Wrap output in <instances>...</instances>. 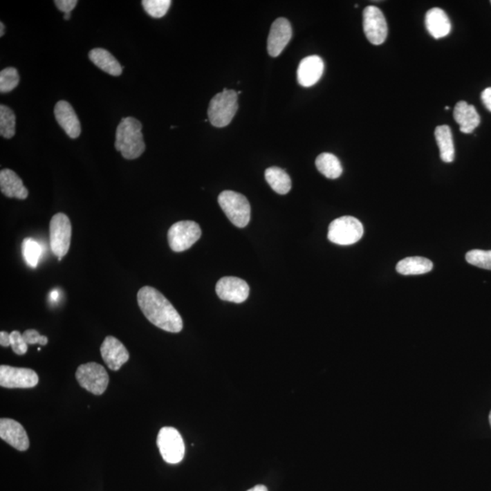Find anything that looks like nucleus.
<instances>
[{
  "label": "nucleus",
  "mask_w": 491,
  "mask_h": 491,
  "mask_svg": "<svg viewBox=\"0 0 491 491\" xmlns=\"http://www.w3.org/2000/svg\"><path fill=\"white\" fill-rule=\"evenodd\" d=\"M453 117L458 124L461 131L465 134H470L474 131L481 123V118L475 106L469 105L466 101H459L456 104Z\"/></svg>",
  "instance_id": "obj_18"
},
{
  "label": "nucleus",
  "mask_w": 491,
  "mask_h": 491,
  "mask_svg": "<svg viewBox=\"0 0 491 491\" xmlns=\"http://www.w3.org/2000/svg\"><path fill=\"white\" fill-rule=\"evenodd\" d=\"M324 72V62L322 57L313 55L300 62L297 71V82L299 85L310 88L319 82Z\"/></svg>",
  "instance_id": "obj_16"
},
{
  "label": "nucleus",
  "mask_w": 491,
  "mask_h": 491,
  "mask_svg": "<svg viewBox=\"0 0 491 491\" xmlns=\"http://www.w3.org/2000/svg\"><path fill=\"white\" fill-rule=\"evenodd\" d=\"M115 147L126 160H136L146 149L142 124L135 118H124L115 131Z\"/></svg>",
  "instance_id": "obj_2"
},
{
  "label": "nucleus",
  "mask_w": 491,
  "mask_h": 491,
  "mask_svg": "<svg viewBox=\"0 0 491 491\" xmlns=\"http://www.w3.org/2000/svg\"><path fill=\"white\" fill-rule=\"evenodd\" d=\"M425 23L427 30L436 39L447 36L452 30L449 17L444 10L438 8H432L427 11Z\"/></svg>",
  "instance_id": "obj_20"
},
{
  "label": "nucleus",
  "mask_w": 491,
  "mask_h": 491,
  "mask_svg": "<svg viewBox=\"0 0 491 491\" xmlns=\"http://www.w3.org/2000/svg\"><path fill=\"white\" fill-rule=\"evenodd\" d=\"M76 378L82 388L94 395H102L108 388V372L100 364L89 362L80 365L77 369Z\"/></svg>",
  "instance_id": "obj_8"
},
{
  "label": "nucleus",
  "mask_w": 491,
  "mask_h": 491,
  "mask_svg": "<svg viewBox=\"0 0 491 491\" xmlns=\"http://www.w3.org/2000/svg\"><path fill=\"white\" fill-rule=\"evenodd\" d=\"M16 133V115L12 109L5 105L0 106V135L11 138Z\"/></svg>",
  "instance_id": "obj_26"
},
{
  "label": "nucleus",
  "mask_w": 491,
  "mask_h": 491,
  "mask_svg": "<svg viewBox=\"0 0 491 491\" xmlns=\"http://www.w3.org/2000/svg\"><path fill=\"white\" fill-rule=\"evenodd\" d=\"M364 234L362 224L359 219L344 216L335 219L328 227V239L337 245L349 246L357 243Z\"/></svg>",
  "instance_id": "obj_5"
},
{
  "label": "nucleus",
  "mask_w": 491,
  "mask_h": 491,
  "mask_svg": "<svg viewBox=\"0 0 491 491\" xmlns=\"http://www.w3.org/2000/svg\"><path fill=\"white\" fill-rule=\"evenodd\" d=\"M157 445L167 463L178 464L183 459L186 450L183 438L174 427H163L158 432Z\"/></svg>",
  "instance_id": "obj_9"
},
{
  "label": "nucleus",
  "mask_w": 491,
  "mask_h": 491,
  "mask_svg": "<svg viewBox=\"0 0 491 491\" xmlns=\"http://www.w3.org/2000/svg\"><path fill=\"white\" fill-rule=\"evenodd\" d=\"M5 34V25L3 22L0 23V37L4 36Z\"/></svg>",
  "instance_id": "obj_38"
},
{
  "label": "nucleus",
  "mask_w": 491,
  "mask_h": 491,
  "mask_svg": "<svg viewBox=\"0 0 491 491\" xmlns=\"http://www.w3.org/2000/svg\"><path fill=\"white\" fill-rule=\"evenodd\" d=\"M490 426H491V411H490Z\"/></svg>",
  "instance_id": "obj_40"
},
{
  "label": "nucleus",
  "mask_w": 491,
  "mask_h": 491,
  "mask_svg": "<svg viewBox=\"0 0 491 491\" xmlns=\"http://www.w3.org/2000/svg\"><path fill=\"white\" fill-rule=\"evenodd\" d=\"M172 3L170 0H143L142 6L150 17L160 19L166 15Z\"/></svg>",
  "instance_id": "obj_29"
},
{
  "label": "nucleus",
  "mask_w": 491,
  "mask_h": 491,
  "mask_svg": "<svg viewBox=\"0 0 491 491\" xmlns=\"http://www.w3.org/2000/svg\"><path fill=\"white\" fill-rule=\"evenodd\" d=\"M54 3L57 8L64 14L71 13L77 4L76 0H56Z\"/></svg>",
  "instance_id": "obj_33"
},
{
  "label": "nucleus",
  "mask_w": 491,
  "mask_h": 491,
  "mask_svg": "<svg viewBox=\"0 0 491 491\" xmlns=\"http://www.w3.org/2000/svg\"><path fill=\"white\" fill-rule=\"evenodd\" d=\"M248 491H268V489L264 485H258V486H255Z\"/></svg>",
  "instance_id": "obj_36"
},
{
  "label": "nucleus",
  "mask_w": 491,
  "mask_h": 491,
  "mask_svg": "<svg viewBox=\"0 0 491 491\" xmlns=\"http://www.w3.org/2000/svg\"><path fill=\"white\" fill-rule=\"evenodd\" d=\"M22 252L25 261L31 268H36L41 257V246L31 238L25 239L22 244Z\"/></svg>",
  "instance_id": "obj_27"
},
{
  "label": "nucleus",
  "mask_w": 491,
  "mask_h": 491,
  "mask_svg": "<svg viewBox=\"0 0 491 491\" xmlns=\"http://www.w3.org/2000/svg\"><path fill=\"white\" fill-rule=\"evenodd\" d=\"M138 304L141 311L153 325L172 333H178L183 328L180 315L169 299L156 288L145 286L138 293Z\"/></svg>",
  "instance_id": "obj_1"
},
{
  "label": "nucleus",
  "mask_w": 491,
  "mask_h": 491,
  "mask_svg": "<svg viewBox=\"0 0 491 491\" xmlns=\"http://www.w3.org/2000/svg\"><path fill=\"white\" fill-rule=\"evenodd\" d=\"M55 118L66 135L71 138H77L82 133L79 118L74 109L65 100H60L54 109Z\"/></svg>",
  "instance_id": "obj_17"
},
{
  "label": "nucleus",
  "mask_w": 491,
  "mask_h": 491,
  "mask_svg": "<svg viewBox=\"0 0 491 491\" xmlns=\"http://www.w3.org/2000/svg\"><path fill=\"white\" fill-rule=\"evenodd\" d=\"M22 335L28 345L39 344V345L45 346L47 345L48 342V337L40 335L39 332L37 331L36 329H28V331H26Z\"/></svg>",
  "instance_id": "obj_32"
},
{
  "label": "nucleus",
  "mask_w": 491,
  "mask_h": 491,
  "mask_svg": "<svg viewBox=\"0 0 491 491\" xmlns=\"http://www.w3.org/2000/svg\"><path fill=\"white\" fill-rule=\"evenodd\" d=\"M0 189L8 198L26 199L28 196V190L21 178L13 170L8 169L0 172Z\"/></svg>",
  "instance_id": "obj_19"
},
{
  "label": "nucleus",
  "mask_w": 491,
  "mask_h": 491,
  "mask_svg": "<svg viewBox=\"0 0 491 491\" xmlns=\"http://www.w3.org/2000/svg\"><path fill=\"white\" fill-rule=\"evenodd\" d=\"M100 353L106 365L113 371H118L129 360L128 349L122 342L112 336H108L104 340L100 346Z\"/></svg>",
  "instance_id": "obj_14"
},
{
  "label": "nucleus",
  "mask_w": 491,
  "mask_h": 491,
  "mask_svg": "<svg viewBox=\"0 0 491 491\" xmlns=\"http://www.w3.org/2000/svg\"><path fill=\"white\" fill-rule=\"evenodd\" d=\"M201 229L195 221H178L173 224L167 232V241L174 252L189 250L201 239Z\"/></svg>",
  "instance_id": "obj_7"
},
{
  "label": "nucleus",
  "mask_w": 491,
  "mask_h": 491,
  "mask_svg": "<svg viewBox=\"0 0 491 491\" xmlns=\"http://www.w3.org/2000/svg\"><path fill=\"white\" fill-rule=\"evenodd\" d=\"M481 100L485 106L491 112V88H488L482 92Z\"/></svg>",
  "instance_id": "obj_34"
},
{
  "label": "nucleus",
  "mask_w": 491,
  "mask_h": 491,
  "mask_svg": "<svg viewBox=\"0 0 491 491\" xmlns=\"http://www.w3.org/2000/svg\"><path fill=\"white\" fill-rule=\"evenodd\" d=\"M265 178L271 189L279 195H286L290 192L291 180L284 169L270 167L265 172Z\"/></svg>",
  "instance_id": "obj_24"
},
{
  "label": "nucleus",
  "mask_w": 491,
  "mask_h": 491,
  "mask_svg": "<svg viewBox=\"0 0 491 491\" xmlns=\"http://www.w3.org/2000/svg\"><path fill=\"white\" fill-rule=\"evenodd\" d=\"M363 30L367 39L373 45H381L388 36V25L380 8L369 6L363 11Z\"/></svg>",
  "instance_id": "obj_10"
},
{
  "label": "nucleus",
  "mask_w": 491,
  "mask_h": 491,
  "mask_svg": "<svg viewBox=\"0 0 491 491\" xmlns=\"http://www.w3.org/2000/svg\"><path fill=\"white\" fill-rule=\"evenodd\" d=\"M317 170L326 178L336 180L342 174V163L339 158L331 153H322L316 160Z\"/></svg>",
  "instance_id": "obj_25"
},
{
  "label": "nucleus",
  "mask_w": 491,
  "mask_h": 491,
  "mask_svg": "<svg viewBox=\"0 0 491 491\" xmlns=\"http://www.w3.org/2000/svg\"><path fill=\"white\" fill-rule=\"evenodd\" d=\"M218 201L228 219L236 227L245 228L250 223L251 207L244 195L226 190L219 194Z\"/></svg>",
  "instance_id": "obj_4"
},
{
  "label": "nucleus",
  "mask_w": 491,
  "mask_h": 491,
  "mask_svg": "<svg viewBox=\"0 0 491 491\" xmlns=\"http://www.w3.org/2000/svg\"><path fill=\"white\" fill-rule=\"evenodd\" d=\"M11 348L14 353L22 356L27 353L28 344L25 342L23 335L19 331H14L10 333Z\"/></svg>",
  "instance_id": "obj_31"
},
{
  "label": "nucleus",
  "mask_w": 491,
  "mask_h": 491,
  "mask_svg": "<svg viewBox=\"0 0 491 491\" xmlns=\"http://www.w3.org/2000/svg\"><path fill=\"white\" fill-rule=\"evenodd\" d=\"M293 37V28L285 17H279L271 26L268 37V51L271 57H276L287 47Z\"/></svg>",
  "instance_id": "obj_13"
},
{
  "label": "nucleus",
  "mask_w": 491,
  "mask_h": 491,
  "mask_svg": "<svg viewBox=\"0 0 491 491\" xmlns=\"http://www.w3.org/2000/svg\"><path fill=\"white\" fill-rule=\"evenodd\" d=\"M238 92L224 89L210 100L207 115L210 122L216 128L229 125L238 111Z\"/></svg>",
  "instance_id": "obj_3"
},
{
  "label": "nucleus",
  "mask_w": 491,
  "mask_h": 491,
  "mask_svg": "<svg viewBox=\"0 0 491 491\" xmlns=\"http://www.w3.org/2000/svg\"><path fill=\"white\" fill-rule=\"evenodd\" d=\"M71 13H66L64 15V19L65 20H68L69 19H71Z\"/></svg>",
  "instance_id": "obj_39"
},
{
  "label": "nucleus",
  "mask_w": 491,
  "mask_h": 491,
  "mask_svg": "<svg viewBox=\"0 0 491 491\" xmlns=\"http://www.w3.org/2000/svg\"><path fill=\"white\" fill-rule=\"evenodd\" d=\"M19 83V75L15 68H7L0 72V92L8 93L15 89Z\"/></svg>",
  "instance_id": "obj_28"
},
{
  "label": "nucleus",
  "mask_w": 491,
  "mask_h": 491,
  "mask_svg": "<svg viewBox=\"0 0 491 491\" xmlns=\"http://www.w3.org/2000/svg\"><path fill=\"white\" fill-rule=\"evenodd\" d=\"M491 3V2H490Z\"/></svg>",
  "instance_id": "obj_42"
},
{
  "label": "nucleus",
  "mask_w": 491,
  "mask_h": 491,
  "mask_svg": "<svg viewBox=\"0 0 491 491\" xmlns=\"http://www.w3.org/2000/svg\"><path fill=\"white\" fill-rule=\"evenodd\" d=\"M445 109H446V111H449L450 106H446V108H445Z\"/></svg>",
  "instance_id": "obj_41"
},
{
  "label": "nucleus",
  "mask_w": 491,
  "mask_h": 491,
  "mask_svg": "<svg viewBox=\"0 0 491 491\" xmlns=\"http://www.w3.org/2000/svg\"><path fill=\"white\" fill-rule=\"evenodd\" d=\"M433 263L421 257H410L398 263L396 270L401 275H421L432 271Z\"/></svg>",
  "instance_id": "obj_23"
},
{
  "label": "nucleus",
  "mask_w": 491,
  "mask_h": 491,
  "mask_svg": "<svg viewBox=\"0 0 491 491\" xmlns=\"http://www.w3.org/2000/svg\"><path fill=\"white\" fill-rule=\"evenodd\" d=\"M39 383V376L33 369L0 366V386L8 389H30Z\"/></svg>",
  "instance_id": "obj_11"
},
{
  "label": "nucleus",
  "mask_w": 491,
  "mask_h": 491,
  "mask_svg": "<svg viewBox=\"0 0 491 491\" xmlns=\"http://www.w3.org/2000/svg\"><path fill=\"white\" fill-rule=\"evenodd\" d=\"M0 438L19 452H26L30 447V440L24 427L11 418L0 420Z\"/></svg>",
  "instance_id": "obj_15"
},
{
  "label": "nucleus",
  "mask_w": 491,
  "mask_h": 491,
  "mask_svg": "<svg viewBox=\"0 0 491 491\" xmlns=\"http://www.w3.org/2000/svg\"><path fill=\"white\" fill-rule=\"evenodd\" d=\"M466 261L475 267L491 270V250H470L467 253Z\"/></svg>",
  "instance_id": "obj_30"
},
{
  "label": "nucleus",
  "mask_w": 491,
  "mask_h": 491,
  "mask_svg": "<svg viewBox=\"0 0 491 491\" xmlns=\"http://www.w3.org/2000/svg\"><path fill=\"white\" fill-rule=\"evenodd\" d=\"M89 59L101 71L106 72L111 76L118 77L122 74L124 66L115 59L111 53L106 49L97 48L92 49L89 54Z\"/></svg>",
  "instance_id": "obj_21"
},
{
  "label": "nucleus",
  "mask_w": 491,
  "mask_h": 491,
  "mask_svg": "<svg viewBox=\"0 0 491 491\" xmlns=\"http://www.w3.org/2000/svg\"><path fill=\"white\" fill-rule=\"evenodd\" d=\"M0 345H1L2 346H6V348H7V346H11L10 334H8V332H0Z\"/></svg>",
  "instance_id": "obj_35"
},
{
  "label": "nucleus",
  "mask_w": 491,
  "mask_h": 491,
  "mask_svg": "<svg viewBox=\"0 0 491 491\" xmlns=\"http://www.w3.org/2000/svg\"><path fill=\"white\" fill-rule=\"evenodd\" d=\"M435 138L440 149L442 161L452 163L455 158V147L452 132L449 126H438L435 129Z\"/></svg>",
  "instance_id": "obj_22"
},
{
  "label": "nucleus",
  "mask_w": 491,
  "mask_h": 491,
  "mask_svg": "<svg viewBox=\"0 0 491 491\" xmlns=\"http://www.w3.org/2000/svg\"><path fill=\"white\" fill-rule=\"evenodd\" d=\"M57 297H59V293H57V290H53L51 291L50 293V297L52 300H57Z\"/></svg>",
  "instance_id": "obj_37"
},
{
  "label": "nucleus",
  "mask_w": 491,
  "mask_h": 491,
  "mask_svg": "<svg viewBox=\"0 0 491 491\" xmlns=\"http://www.w3.org/2000/svg\"><path fill=\"white\" fill-rule=\"evenodd\" d=\"M72 228L68 216L57 213L49 223V242L54 255L62 259L71 247Z\"/></svg>",
  "instance_id": "obj_6"
},
{
  "label": "nucleus",
  "mask_w": 491,
  "mask_h": 491,
  "mask_svg": "<svg viewBox=\"0 0 491 491\" xmlns=\"http://www.w3.org/2000/svg\"><path fill=\"white\" fill-rule=\"evenodd\" d=\"M219 299L234 303H242L250 295V287L245 280L236 277H224L216 285Z\"/></svg>",
  "instance_id": "obj_12"
}]
</instances>
